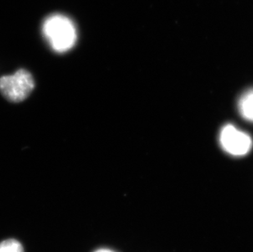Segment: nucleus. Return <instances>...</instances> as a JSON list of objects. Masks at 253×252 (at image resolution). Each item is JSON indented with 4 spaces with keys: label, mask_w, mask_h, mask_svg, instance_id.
<instances>
[{
    "label": "nucleus",
    "mask_w": 253,
    "mask_h": 252,
    "mask_svg": "<svg viewBox=\"0 0 253 252\" xmlns=\"http://www.w3.org/2000/svg\"><path fill=\"white\" fill-rule=\"evenodd\" d=\"M43 36L57 52L70 50L77 42V29L72 20L64 15H51L43 22Z\"/></svg>",
    "instance_id": "nucleus-1"
},
{
    "label": "nucleus",
    "mask_w": 253,
    "mask_h": 252,
    "mask_svg": "<svg viewBox=\"0 0 253 252\" xmlns=\"http://www.w3.org/2000/svg\"><path fill=\"white\" fill-rule=\"evenodd\" d=\"M95 252H114L113 251L108 250V249H101V250L97 251Z\"/></svg>",
    "instance_id": "nucleus-6"
},
{
    "label": "nucleus",
    "mask_w": 253,
    "mask_h": 252,
    "mask_svg": "<svg viewBox=\"0 0 253 252\" xmlns=\"http://www.w3.org/2000/svg\"><path fill=\"white\" fill-rule=\"evenodd\" d=\"M35 88V81L30 72L21 69L12 76L0 78V92L10 102L25 100Z\"/></svg>",
    "instance_id": "nucleus-2"
},
{
    "label": "nucleus",
    "mask_w": 253,
    "mask_h": 252,
    "mask_svg": "<svg viewBox=\"0 0 253 252\" xmlns=\"http://www.w3.org/2000/svg\"><path fill=\"white\" fill-rule=\"evenodd\" d=\"M238 108L244 119L253 123V88L246 91L239 98Z\"/></svg>",
    "instance_id": "nucleus-4"
},
{
    "label": "nucleus",
    "mask_w": 253,
    "mask_h": 252,
    "mask_svg": "<svg viewBox=\"0 0 253 252\" xmlns=\"http://www.w3.org/2000/svg\"><path fill=\"white\" fill-rule=\"evenodd\" d=\"M219 141L223 150L233 157L246 156L253 145V139L249 134L230 124L221 128Z\"/></svg>",
    "instance_id": "nucleus-3"
},
{
    "label": "nucleus",
    "mask_w": 253,
    "mask_h": 252,
    "mask_svg": "<svg viewBox=\"0 0 253 252\" xmlns=\"http://www.w3.org/2000/svg\"><path fill=\"white\" fill-rule=\"evenodd\" d=\"M0 252H24V250L18 241L8 239L0 243Z\"/></svg>",
    "instance_id": "nucleus-5"
}]
</instances>
